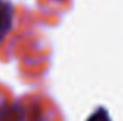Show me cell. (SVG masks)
Masks as SVG:
<instances>
[{"instance_id":"cell-1","label":"cell","mask_w":123,"mask_h":121,"mask_svg":"<svg viewBox=\"0 0 123 121\" xmlns=\"http://www.w3.org/2000/svg\"><path fill=\"white\" fill-rule=\"evenodd\" d=\"M14 27V6L8 0H0V44Z\"/></svg>"},{"instance_id":"cell-2","label":"cell","mask_w":123,"mask_h":121,"mask_svg":"<svg viewBox=\"0 0 123 121\" xmlns=\"http://www.w3.org/2000/svg\"><path fill=\"white\" fill-rule=\"evenodd\" d=\"M87 121H111V120H109V116H108V112H106L103 107H100L95 113L90 115V118Z\"/></svg>"}]
</instances>
